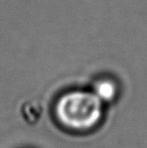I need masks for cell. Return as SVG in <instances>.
Masks as SVG:
<instances>
[{
  "instance_id": "cell-1",
  "label": "cell",
  "mask_w": 147,
  "mask_h": 148,
  "mask_svg": "<svg viewBox=\"0 0 147 148\" xmlns=\"http://www.w3.org/2000/svg\"><path fill=\"white\" fill-rule=\"evenodd\" d=\"M98 92L102 97L110 98L111 96L113 95L114 88H113V86H112V84H110V83L104 82V83H102V84L99 85Z\"/></svg>"
}]
</instances>
